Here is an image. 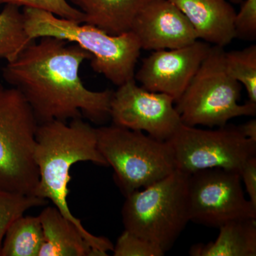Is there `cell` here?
I'll return each instance as SVG.
<instances>
[{
  "label": "cell",
  "instance_id": "ffe728a7",
  "mask_svg": "<svg viewBox=\"0 0 256 256\" xmlns=\"http://www.w3.org/2000/svg\"><path fill=\"white\" fill-rule=\"evenodd\" d=\"M46 200L0 190V250L8 228L15 220L34 207L46 205Z\"/></svg>",
  "mask_w": 256,
  "mask_h": 256
},
{
  "label": "cell",
  "instance_id": "44dd1931",
  "mask_svg": "<svg viewBox=\"0 0 256 256\" xmlns=\"http://www.w3.org/2000/svg\"><path fill=\"white\" fill-rule=\"evenodd\" d=\"M0 4L45 10L60 18L78 23L84 22V15L68 0H0Z\"/></svg>",
  "mask_w": 256,
  "mask_h": 256
},
{
  "label": "cell",
  "instance_id": "8fae6325",
  "mask_svg": "<svg viewBox=\"0 0 256 256\" xmlns=\"http://www.w3.org/2000/svg\"><path fill=\"white\" fill-rule=\"evenodd\" d=\"M210 44L197 40L182 48L154 50L142 60L134 77L151 92L181 97L208 54Z\"/></svg>",
  "mask_w": 256,
  "mask_h": 256
},
{
  "label": "cell",
  "instance_id": "2e32d148",
  "mask_svg": "<svg viewBox=\"0 0 256 256\" xmlns=\"http://www.w3.org/2000/svg\"><path fill=\"white\" fill-rule=\"evenodd\" d=\"M214 242L197 244L193 256H256V220H234L220 226Z\"/></svg>",
  "mask_w": 256,
  "mask_h": 256
},
{
  "label": "cell",
  "instance_id": "30bf717a",
  "mask_svg": "<svg viewBox=\"0 0 256 256\" xmlns=\"http://www.w3.org/2000/svg\"><path fill=\"white\" fill-rule=\"evenodd\" d=\"M174 98L151 92L136 84V79L120 86L110 104V118L116 126L142 131L166 142L182 124Z\"/></svg>",
  "mask_w": 256,
  "mask_h": 256
},
{
  "label": "cell",
  "instance_id": "277c9868",
  "mask_svg": "<svg viewBox=\"0 0 256 256\" xmlns=\"http://www.w3.org/2000/svg\"><path fill=\"white\" fill-rule=\"evenodd\" d=\"M188 174L176 170L128 195L122 208L124 230L161 248L173 246L190 220Z\"/></svg>",
  "mask_w": 256,
  "mask_h": 256
},
{
  "label": "cell",
  "instance_id": "7c38bea8",
  "mask_svg": "<svg viewBox=\"0 0 256 256\" xmlns=\"http://www.w3.org/2000/svg\"><path fill=\"white\" fill-rule=\"evenodd\" d=\"M142 50L182 48L198 40L191 24L170 0H152L138 13L131 31Z\"/></svg>",
  "mask_w": 256,
  "mask_h": 256
},
{
  "label": "cell",
  "instance_id": "ac0fdd59",
  "mask_svg": "<svg viewBox=\"0 0 256 256\" xmlns=\"http://www.w3.org/2000/svg\"><path fill=\"white\" fill-rule=\"evenodd\" d=\"M0 10V60L13 62L34 40L25 28L22 11L16 5L4 4Z\"/></svg>",
  "mask_w": 256,
  "mask_h": 256
},
{
  "label": "cell",
  "instance_id": "52a82bcc",
  "mask_svg": "<svg viewBox=\"0 0 256 256\" xmlns=\"http://www.w3.org/2000/svg\"><path fill=\"white\" fill-rule=\"evenodd\" d=\"M38 124L22 92L0 84V190L35 196Z\"/></svg>",
  "mask_w": 256,
  "mask_h": 256
},
{
  "label": "cell",
  "instance_id": "7a4b0ae2",
  "mask_svg": "<svg viewBox=\"0 0 256 256\" xmlns=\"http://www.w3.org/2000/svg\"><path fill=\"white\" fill-rule=\"evenodd\" d=\"M36 139L34 159L40 178L35 196L50 200L64 217L75 224L96 256H108V252L114 250V244L84 228L70 212L67 201L72 180L70 170L74 164L90 162L108 166L98 149L96 128L82 118L72 120L69 124L54 120L38 124Z\"/></svg>",
  "mask_w": 256,
  "mask_h": 256
},
{
  "label": "cell",
  "instance_id": "5bb4252c",
  "mask_svg": "<svg viewBox=\"0 0 256 256\" xmlns=\"http://www.w3.org/2000/svg\"><path fill=\"white\" fill-rule=\"evenodd\" d=\"M38 216L44 237L38 256H96L80 230L56 207L44 208Z\"/></svg>",
  "mask_w": 256,
  "mask_h": 256
},
{
  "label": "cell",
  "instance_id": "484cf974",
  "mask_svg": "<svg viewBox=\"0 0 256 256\" xmlns=\"http://www.w3.org/2000/svg\"><path fill=\"white\" fill-rule=\"evenodd\" d=\"M230 1L234 3H240L242 0H230Z\"/></svg>",
  "mask_w": 256,
  "mask_h": 256
},
{
  "label": "cell",
  "instance_id": "4fadbf2b",
  "mask_svg": "<svg viewBox=\"0 0 256 256\" xmlns=\"http://www.w3.org/2000/svg\"><path fill=\"white\" fill-rule=\"evenodd\" d=\"M186 16L198 40L224 47L236 38V12L226 0H170Z\"/></svg>",
  "mask_w": 256,
  "mask_h": 256
},
{
  "label": "cell",
  "instance_id": "9c48e42d",
  "mask_svg": "<svg viewBox=\"0 0 256 256\" xmlns=\"http://www.w3.org/2000/svg\"><path fill=\"white\" fill-rule=\"evenodd\" d=\"M190 220L220 228L234 220H256V207L245 196L237 172L222 168L188 174Z\"/></svg>",
  "mask_w": 256,
  "mask_h": 256
},
{
  "label": "cell",
  "instance_id": "d6986e66",
  "mask_svg": "<svg viewBox=\"0 0 256 256\" xmlns=\"http://www.w3.org/2000/svg\"><path fill=\"white\" fill-rule=\"evenodd\" d=\"M226 66L228 74L246 90L249 102L256 104V46L226 52Z\"/></svg>",
  "mask_w": 256,
  "mask_h": 256
},
{
  "label": "cell",
  "instance_id": "d4e9b609",
  "mask_svg": "<svg viewBox=\"0 0 256 256\" xmlns=\"http://www.w3.org/2000/svg\"><path fill=\"white\" fill-rule=\"evenodd\" d=\"M238 129L244 137L256 142V120L252 119L238 126Z\"/></svg>",
  "mask_w": 256,
  "mask_h": 256
},
{
  "label": "cell",
  "instance_id": "e0dca14e",
  "mask_svg": "<svg viewBox=\"0 0 256 256\" xmlns=\"http://www.w3.org/2000/svg\"><path fill=\"white\" fill-rule=\"evenodd\" d=\"M44 242L40 216H22L5 234L0 256H38Z\"/></svg>",
  "mask_w": 256,
  "mask_h": 256
},
{
  "label": "cell",
  "instance_id": "4316f807",
  "mask_svg": "<svg viewBox=\"0 0 256 256\" xmlns=\"http://www.w3.org/2000/svg\"><path fill=\"white\" fill-rule=\"evenodd\" d=\"M2 6V4H0V6Z\"/></svg>",
  "mask_w": 256,
  "mask_h": 256
},
{
  "label": "cell",
  "instance_id": "ba28073f",
  "mask_svg": "<svg viewBox=\"0 0 256 256\" xmlns=\"http://www.w3.org/2000/svg\"><path fill=\"white\" fill-rule=\"evenodd\" d=\"M166 142L172 150L176 170L188 174L212 168L239 173L256 156V142L244 137L238 127L203 130L182 124Z\"/></svg>",
  "mask_w": 256,
  "mask_h": 256
},
{
  "label": "cell",
  "instance_id": "603a6c76",
  "mask_svg": "<svg viewBox=\"0 0 256 256\" xmlns=\"http://www.w3.org/2000/svg\"><path fill=\"white\" fill-rule=\"evenodd\" d=\"M236 38L254 40L256 37V0H246L234 18Z\"/></svg>",
  "mask_w": 256,
  "mask_h": 256
},
{
  "label": "cell",
  "instance_id": "3957f363",
  "mask_svg": "<svg viewBox=\"0 0 256 256\" xmlns=\"http://www.w3.org/2000/svg\"><path fill=\"white\" fill-rule=\"evenodd\" d=\"M22 12L31 40L52 36L76 44L92 55V70L118 86L134 79L142 48L132 32L111 35L92 25L60 18L45 10L24 8Z\"/></svg>",
  "mask_w": 256,
  "mask_h": 256
},
{
  "label": "cell",
  "instance_id": "cb8c5ba5",
  "mask_svg": "<svg viewBox=\"0 0 256 256\" xmlns=\"http://www.w3.org/2000/svg\"><path fill=\"white\" fill-rule=\"evenodd\" d=\"M250 202L256 207V156L250 158L239 172Z\"/></svg>",
  "mask_w": 256,
  "mask_h": 256
},
{
  "label": "cell",
  "instance_id": "6da1fadb",
  "mask_svg": "<svg viewBox=\"0 0 256 256\" xmlns=\"http://www.w3.org/2000/svg\"><path fill=\"white\" fill-rule=\"evenodd\" d=\"M34 40L3 68V78L22 92L38 124L67 122L82 116L96 124L110 118L114 92H94L84 85L79 70L92 58L76 44L56 38Z\"/></svg>",
  "mask_w": 256,
  "mask_h": 256
},
{
  "label": "cell",
  "instance_id": "8992f818",
  "mask_svg": "<svg viewBox=\"0 0 256 256\" xmlns=\"http://www.w3.org/2000/svg\"><path fill=\"white\" fill-rule=\"evenodd\" d=\"M224 55L223 47L210 46L188 87L175 102L185 126L220 128L235 118L256 116V104H238L240 84L228 74Z\"/></svg>",
  "mask_w": 256,
  "mask_h": 256
},
{
  "label": "cell",
  "instance_id": "7402d4cb",
  "mask_svg": "<svg viewBox=\"0 0 256 256\" xmlns=\"http://www.w3.org/2000/svg\"><path fill=\"white\" fill-rule=\"evenodd\" d=\"M114 256H162L161 248L128 230L120 236L114 247Z\"/></svg>",
  "mask_w": 256,
  "mask_h": 256
},
{
  "label": "cell",
  "instance_id": "9a60e30c",
  "mask_svg": "<svg viewBox=\"0 0 256 256\" xmlns=\"http://www.w3.org/2000/svg\"><path fill=\"white\" fill-rule=\"evenodd\" d=\"M84 15V22L111 35L130 32L140 10L152 0H68Z\"/></svg>",
  "mask_w": 256,
  "mask_h": 256
},
{
  "label": "cell",
  "instance_id": "5b68a950",
  "mask_svg": "<svg viewBox=\"0 0 256 256\" xmlns=\"http://www.w3.org/2000/svg\"><path fill=\"white\" fill-rule=\"evenodd\" d=\"M98 149L124 196L162 180L176 170L168 142L112 124L96 128Z\"/></svg>",
  "mask_w": 256,
  "mask_h": 256
}]
</instances>
